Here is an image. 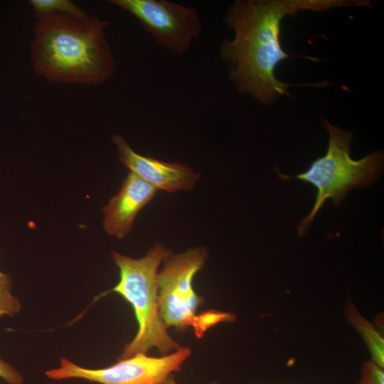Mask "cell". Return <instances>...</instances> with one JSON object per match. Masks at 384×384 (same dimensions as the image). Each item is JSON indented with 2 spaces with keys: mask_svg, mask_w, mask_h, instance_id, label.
Instances as JSON below:
<instances>
[{
  "mask_svg": "<svg viewBox=\"0 0 384 384\" xmlns=\"http://www.w3.org/2000/svg\"><path fill=\"white\" fill-rule=\"evenodd\" d=\"M368 0H237L229 7L225 21L234 31L225 39L220 56L229 67V78L238 91L263 104L289 96V83L278 80L276 66L292 55L280 42V28L287 16L302 11H321L346 6L369 7Z\"/></svg>",
  "mask_w": 384,
  "mask_h": 384,
  "instance_id": "6da1fadb",
  "label": "cell"
},
{
  "mask_svg": "<svg viewBox=\"0 0 384 384\" xmlns=\"http://www.w3.org/2000/svg\"><path fill=\"white\" fill-rule=\"evenodd\" d=\"M207 250L194 247L171 255L158 274V304L166 326L183 331L192 326L203 298L193 287L195 275L205 265Z\"/></svg>",
  "mask_w": 384,
  "mask_h": 384,
  "instance_id": "5b68a950",
  "label": "cell"
},
{
  "mask_svg": "<svg viewBox=\"0 0 384 384\" xmlns=\"http://www.w3.org/2000/svg\"><path fill=\"white\" fill-rule=\"evenodd\" d=\"M247 384H294L290 383H247Z\"/></svg>",
  "mask_w": 384,
  "mask_h": 384,
  "instance_id": "e0dca14e",
  "label": "cell"
},
{
  "mask_svg": "<svg viewBox=\"0 0 384 384\" xmlns=\"http://www.w3.org/2000/svg\"><path fill=\"white\" fill-rule=\"evenodd\" d=\"M0 378L8 384H22L21 373L11 363L4 361L0 356Z\"/></svg>",
  "mask_w": 384,
  "mask_h": 384,
  "instance_id": "9a60e30c",
  "label": "cell"
},
{
  "mask_svg": "<svg viewBox=\"0 0 384 384\" xmlns=\"http://www.w3.org/2000/svg\"><path fill=\"white\" fill-rule=\"evenodd\" d=\"M112 142L120 162L157 191H191L199 179L200 174L184 164L166 162L137 153L119 134L114 135Z\"/></svg>",
  "mask_w": 384,
  "mask_h": 384,
  "instance_id": "ba28073f",
  "label": "cell"
},
{
  "mask_svg": "<svg viewBox=\"0 0 384 384\" xmlns=\"http://www.w3.org/2000/svg\"><path fill=\"white\" fill-rule=\"evenodd\" d=\"M171 255L159 242L139 259L112 252V260L119 268V281L111 291L132 305L138 323L137 334L117 360L146 354L151 348L166 355L181 347L168 333L158 304L159 267Z\"/></svg>",
  "mask_w": 384,
  "mask_h": 384,
  "instance_id": "3957f363",
  "label": "cell"
},
{
  "mask_svg": "<svg viewBox=\"0 0 384 384\" xmlns=\"http://www.w3.org/2000/svg\"><path fill=\"white\" fill-rule=\"evenodd\" d=\"M210 384H218V383H215V382H212V383H210Z\"/></svg>",
  "mask_w": 384,
  "mask_h": 384,
  "instance_id": "ac0fdd59",
  "label": "cell"
},
{
  "mask_svg": "<svg viewBox=\"0 0 384 384\" xmlns=\"http://www.w3.org/2000/svg\"><path fill=\"white\" fill-rule=\"evenodd\" d=\"M322 124L329 134L326 154L311 162L309 168L297 176L279 173L282 179L297 178L311 183L317 189L316 201L308 215L298 225V235L307 230L325 201L331 198L338 206L348 192L357 187L370 186L378 181L383 171L384 153L373 151L359 160L351 157L353 139L348 131L342 130L321 117Z\"/></svg>",
  "mask_w": 384,
  "mask_h": 384,
  "instance_id": "277c9868",
  "label": "cell"
},
{
  "mask_svg": "<svg viewBox=\"0 0 384 384\" xmlns=\"http://www.w3.org/2000/svg\"><path fill=\"white\" fill-rule=\"evenodd\" d=\"M134 16L161 48L184 55L201 30L198 10L166 0H111Z\"/></svg>",
  "mask_w": 384,
  "mask_h": 384,
  "instance_id": "52a82bcc",
  "label": "cell"
},
{
  "mask_svg": "<svg viewBox=\"0 0 384 384\" xmlns=\"http://www.w3.org/2000/svg\"><path fill=\"white\" fill-rule=\"evenodd\" d=\"M30 4L36 17L53 13H65L78 17L89 16L70 0H31Z\"/></svg>",
  "mask_w": 384,
  "mask_h": 384,
  "instance_id": "8fae6325",
  "label": "cell"
},
{
  "mask_svg": "<svg viewBox=\"0 0 384 384\" xmlns=\"http://www.w3.org/2000/svg\"><path fill=\"white\" fill-rule=\"evenodd\" d=\"M21 304L18 297L11 293V279L9 274L0 270V319L18 314Z\"/></svg>",
  "mask_w": 384,
  "mask_h": 384,
  "instance_id": "7c38bea8",
  "label": "cell"
},
{
  "mask_svg": "<svg viewBox=\"0 0 384 384\" xmlns=\"http://www.w3.org/2000/svg\"><path fill=\"white\" fill-rule=\"evenodd\" d=\"M236 316L230 312L208 310L196 314L191 326L197 338H201L210 327L221 322H233Z\"/></svg>",
  "mask_w": 384,
  "mask_h": 384,
  "instance_id": "4fadbf2b",
  "label": "cell"
},
{
  "mask_svg": "<svg viewBox=\"0 0 384 384\" xmlns=\"http://www.w3.org/2000/svg\"><path fill=\"white\" fill-rule=\"evenodd\" d=\"M157 384H178L173 378V376L170 375L164 380L157 383Z\"/></svg>",
  "mask_w": 384,
  "mask_h": 384,
  "instance_id": "2e32d148",
  "label": "cell"
},
{
  "mask_svg": "<svg viewBox=\"0 0 384 384\" xmlns=\"http://www.w3.org/2000/svg\"><path fill=\"white\" fill-rule=\"evenodd\" d=\"M356 384H384V368L371 360L364 362L361 379Z\"/></svg>",
  "mask_w": 384,
  "mask_h": 384,
  "instance_id": "5bb4252c",
  "label": "cell"
},
{
  "mask_svg": "<svg viewBox=\"0 0 384 384\" xmlns=\"http://www.w3.org/2000/svg\"><path fill=\"white\" fill-rule=\"evenodd\" d=\"M157 190L129 172L118 193L103 208V228L110 235L123 239L131 231L139 212L155 196Z\"/></svg>",
  "mask_w": 384,
  "mask_h": 384,
  "instance_id": "9c48e42d",
  "label": "cell"
},
{
  "mask_svg": "<svg viewBox=\"0 0 384 384\" xmlns=\"http://www.w3.org/2000/svg\"><path fill=\"white\" fill-rule=\"evenodd\" d=\"M31 43L36 74L53 82L99 85L114 73L106 21L65 13L37 16Z\"/></svg>",
  "mask_w": 384,
  "mask_h": 384,
  "instance_id": "7a4b0ae2",
  "label": "cell"
},
{
  "mask_svg": "<svg viewBox=\"0 0 384 384\" xmlns=\"http://www.w3.org/2000/svg\"><path fill=\"white\" fill-rule=\"evenodd\" d=\"M343 314L346 319L356 329L365 342L371 355V361L384 368L383 336L374 324L360 313L350 297L346 302Z\"/></svg>",
  "mask_w": 384,
  "mask_h": 384,
  "instance_id": "30bf717a",
  "label": "cell"
},
{
  "mask_svg": "<svg viewBox=\"0 0 384 384\" xmlns=\"http://www.w3.org/2000/svg\"><path fill=\"white\" fill-rule=\"evenodd\" d=\"M191 355L189 348L180 347L161 357L138 353L117 360L110 366L94 369L62 358L60 367L47 370L46 375L52 380L78 378L99 384H157L173 373L180 371Z\"/></svg>",
  "mask_w": 384,
  "mask_h": 384,
  "instance_id": "8992f818",
  "label": "cell"
}]
</instances>
